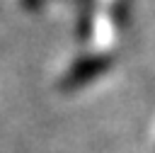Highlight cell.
Here are the masks:
<instances>
[{"mask_svg":"<svg viewBox=\"0 0 155 153\" xmlns=\"http://www.w3.org/2000/svg\"><path fill=\"white\" fill-rule=\"evenodd\" d=\"M107 68H109V58L102 56V53H97V56H87V58H80V61L68 70V75L63 78L61 85H63L65 90H70V87H80V85L90 83L92 78L102 75Z\"/></svg>","mask_w":155,"mask_h":153,"instance_id":"6da1fadb","label":"cell"}]
</instances>
